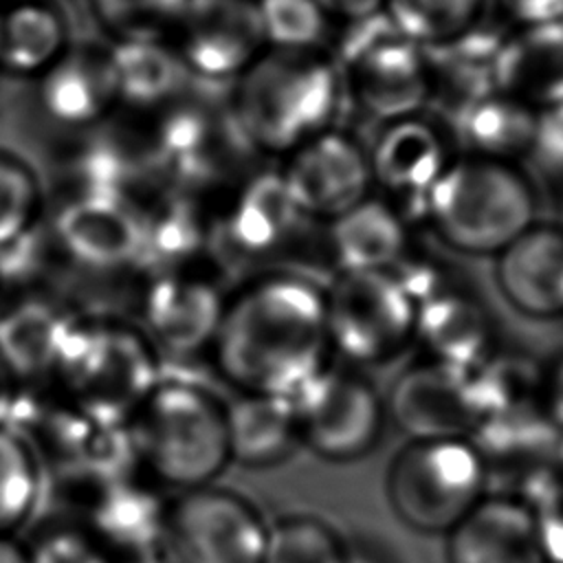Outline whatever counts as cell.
<instances>
[{"label":"cell","instance_id":"cell-1","mask_svg":"<svg viewBox=\"0 0 563 563\" xmlns=\"http://www.w3.org/2000/svg\"><path fill=\"white\" fill-rule=\"evenodd\" d=\"M323 288L290 271L229 288L209 363L233 394L292 398L328 363Z\"/></svg>","mask_w":563,"mask_h":563},{"label":"cell","instance_id":"cell-2","mask_svg":"<svg viewBox=\"0 0 563 563\" xmlns=\"http://www.w3.org/2000/svg\"><path fill=\"white\" fill-rule=\"evenodd\" d=\"M134 471L174 493L216 484L231 464L227 398L183 376H161L123 427Z\"/></svg>","mask_w":563,"mask_h":563},{"label":"cell","instance_id":"cell-3","mask_svg":"<svg viewBox=\"0 0 563 563\" xmlns=\"http://www.w3.org/2000/svg\"><path fill=\"white\" fill-rule=\"evenodd\" d=\"M537 189L506 161L453 158L427 196L424 220L451 251L499 255L537 222Z\"/></svg>","mask_w":563,"mask_h":563},{"label":"cell","instance_id":"cell-4","mask_svg":"<svg viewBox=\"0 0 563 563\" xmlns=\"http://www.w3.org/2000/svg\"><path fill=\"white\" fill-rule=\"evenodd\" d=\"M161 380V356L134 321L79 317L48 389L106 427H125Z\"/></svg>","mask_w":563,"mask_h":563},{"label":"cell","instance_id":"cell-5","mask_svg":"<svg viewBox=\"0 0 563 563\" xmlns=\"http://www.w3.org/2000/svg\"><path fill=\"white\" fill-rule=\"evenodd\" d=\"M341 95L334 62L310 51H282L249 70L240 88V125L262 147H299L328 132Z\"/></svg>","mask_w":563,"mask_h":563},{"label":"cell","instance_id":"cell-6","mask_svg":"<svg viewBox=\"0 0 563 563\" xmlns=\"http://www.w3.org/2000/svg\"><path fill=\"white\" fill-rule=\"evenodd\" d=\"M486 490L488 471L468 438L409 440L385 473L394 515L422 534H446Z\"/></svg>","mask_w":563,"mask_h":563},{"label":"cell","instance_id":"cell-7","mask_svg":"<svg viewBox=\"0 0 563 563\" xmlns=\"http://www.w3.org/2000/svg\"><path fill=\"white\" fill-rule=\"evenodd\" d=\"M336 68L343 90L380 125L420 114L429 106L427 53L402 35L383 9L350 20Z\"/></svg>","mask_w":563,"mask_h":563},{"label":"cell","instance_id":"cell-8","mask_svg":"<svg viewBox=\"0 0 563 563\" xmlns=\"http://www.w3.org/2000/svg\"><path fill=\"white\" fill-rule=\"evenodd\" d=\"M330 354L350 367L396 358L411 341L416 301L391 271H339L323 288Z\"/></svg>","mask_w":563,"mask_h":563},{"label":"cell","instance_id":"cell-9","mask_svg":"<svg viewBox=\"0 0 563 563\" xmlns=\"http://www.w3.org/2000/svg\"><path fill=\"white\" fill-rule=\"evenodd\" d=\"M268 523L255 501L229 486L174 493L158 556L165 563H262Z\"/></svg>","mask_w":563,"mask_h":563},{"label":"cell","instance_id":"cell-10","mask_svg":"<svg viewBox=\"0 0 563 563\" xmlns=\"http://www.w3.org/2000/svg\"><path fill=\"white\" fill-rule=\"evenodd\" d=\"M292 405L301 446L332 464L367 455L385 429V400L345 363L330 361L292 396Z\"/></svg>","mask_w":563,"mask_h":563},{"label":"cell","instance_id":"cell-11","mask_svg":"<svg viewBox=\"0 0 563 563\" xmlns=\"http://www.w3.org/2000/svg\"><path fill=\"white\" fill-rule=\"evenodd\" d=\"M227 292L216 279L189 268L150 275L141 292L139 328L158 356H209Z\"/></svg>","mask_w":563,"mask_h":563},{"label":"cell","instance_id":"cell-12","mask_svg":"<svg viewBox=\"0 0 563 563\" xmlns=\"http://www.w3.org/2000/svg\"><path fill=\"white\" fill-rule=\"evenodd\" d=\"M387 411L409 440L468 438L486 418L471 367L422 358L391 387Z\"/></svg>","mask_w":563,"mask_h":563},{"label":"cell","instance_id":"cell-13","mask_svg":"<svg viewBox=\"0 0 563 563\" xmlns=\"http://www.w3.org/2000/svg\"><path fill=\"white\" fill-rule=\"evenodd\" d=\"M367 156L372 183L407 222L411 216L424 218L427 196L453 161L444 130L418 114L380 125Z\"/></svg>","mask_w":563,"mask_h":563},{"label":"cell","instance_id":"cell-14","mask_svg":"<svg viewBox=\"0 0 563 563\" xmlns=\"http://www.w3.org/2000/svg\"><path fill=\"white\" fill-rule=\"evenodd\" d=\"M79 521L114 563L158 554L169 495L136 471L112 475L88 488Z\"/></svg>","mask_w":563,"mask_h":563},{"label":"cell","instance_id":"cell-15","mask_svg":"<svg viewBox=\"0 0 563 563\" xmlns=\"http://www.w3.org/2000/svg\"><path fill=\"white\" fill-rule=\"evenodd\" d=\"M282 176L299 211L328 222L365 200L372 185L367 150L330 130L299 145Z\"/></svg>","mask_w":563,"mask_h":563},{"label":"cell","instance_id":"cell-16","mask_svg":"<svg viewBox=\"0 0 563 563\" xmlns=\"http://www.w3.org/2000/svg\"><path fill=\"white\" fill-rule=\"evenodd\" d=\"M79 317L73 303L33 290L13 301L0 297V352L24 391L53 385Z\"/></svg>","mask_w":563,"mask_h":563},{"label":"cell","instance_id":"cell-17","mask_svg":"<svg viewBox=\"0 0 563 563\" xmlns=\"http://www.w3.org/2000/svg\"><path fill=\"white\" fill-rule=\"evenodd\" d=\"M501 297L519 314L550 321L563 317V227L534 222L517 235L495 264Z\"/></svg>","mask_w":563,"mask_h":563},{"label":"cell","instance_id":"cell-18","mask_svg":"<svg viewBox=\"0 0 563 563\" xmlns=\"http://www.w3.org/2000/svg\"><path fill=\"white\" fill-rule=\"evenodd\" d=\"M180 20L183 57L209 77L246 68L266 42L257 2L251 0H189Z\"/></svg>","mask_w":563,"mask_h":563},{"label":"cell","instance_id":"cell-19","mask_svg":"<svg viewBox=\"0 0 563 563\" xmlns=\"http://www.w3.org/2000/svg\"><path fill=\"white\" fill-rule=\"evenodd\" d=\"M446 563H545L528 504L508 493H486L446 532Z\"/></svg>","mask_w":563,"mask_h":563},{"label":"cell","instance_id":"cell-20","mask_svg":"<svg viewBox=\"0 0 563 563\" xmlns=\"http://www.w3.org/2000/svg\"><path fill=\"white\" fill-rule=\"evenodd\" d=\"M506 35L508 29L484 15L462 35L424 48L431 84L429 106L446 128L471 103L497 90L495 59Z\"/></svg>","mask_w":563,"mask_h":563},{"label":"cell","instance_id":"cell-21","mask_svg":"<svg viewBox=\"0 0 563 563\" xmlns=\"http://www.w3.org/2000/svg\"><path fill=\"white\" fill-rule=\"evenodd\" d=\"M62 249L84 268L114 271L136 266L141 216L121 196L84 194L57 218Z\"/></svg>","mask_w":563,"mask_h":563},{"label":"cell","instance_id":"cell-22","mask_svg":"<svg viewBox=\"0 0 563 563\" xmlns=\"http://www.w3.org/2000/svg\"><path fill=\"white\" fill-rule=\"evenodd\" d=\"M413 341L422 358L468 369L493 350V321L484 303L455 284L416 303Z\"/></svg>","mask_w":563,"mask_h":563},{"label":"cell","instance_id":"cell-23","mask_svg":"<svg viewBox=\"0 0 563 563\" xmlns=\"http://www.w3.org/2000/svg\"><path fill=\"white\" fill-rule=\"evenodd\" d=\"M495 86L539 114L563 103V22L508 31L495 59Z\"/></svg>","mask_w":563,"mask_h":563},{"label":"cell","instance_id":"cell-24","mask_svg":"<svg viewBox=\"0 0 563 563\" xmlns=\"http://www.w3.org/2000/svg\"><path fill=\"white\" fill-rule=\"evenodd\" d=\"M231 464L262 471L284 464L301 446L292 398L233 394L227 398Z\"/></svg>","mask_w":563,"mask_h":563},{"label":"cell","instance_id":"cell-25","mask_svg":"<svg viewBox=\"0 0 563 563\" xmlns=\"http://www.w3.org/2000/svg\"><path fill=\"white\" fill-rule=\"evenodd\" d=\"M411 235L402 213L385 198L367 196L330 220L328 253L339 271H389Z\"/></svg>","mask_w":563,"mask_h":563},{"label":"cell","instance_id":"cell-26","mask_svg":"<svg viewBox=\"0 0 563 563\" xmlns=\"http://www.w3.org/2000/svg\"><path fill=\"white\" fill-rule=\"evenodd\" d=\"M539 112L521 101L493 90L462 110L449 130L466 147V154L515 163L530 158L537 141Z\"/></svg>","mask_w":563,"mask_h":563},{"label":"cell","instance_id":"cell-27","mask_svg":"<svg viewBox=\"0 0 563 563\" xmlns=\"http://www.w3.org/2000/svg\"><path fill=\"white\" fill-rule=\"evenodd\" d=\"M303 218L284 176H260L242 191L231 211L227 238L240 255H268L292 240Z\"/></svg>","mask_w":563,"mask_h":563},{"label":"cell","instance_id":"cell-28","mask_svg":"<svg viewBox=\"0 0 563 563\" xmlns=\"http://www.w3.org/2000/svg\"><path fill=\"white\" fill-rule=\"evenodd\" d=\"M114 95L110 57L70 55L48 73L44 84L48 110L68 123L95 119Z\"/></svg>","mask_w":563,"mask_h":563},{"label":"cell","instance_id":"cell-29","mask_svg":"<svg viewBox=\"0 0 563 563\" xmlns=\"http://www.w3.org/2000/svg\"><path fill=\"white\" fill-rule=\"evenodd\" d=\"M108 57L114 92L130 103L150 106L180 88V59L145 37L123 42Z\"/></svg>","mask_w":563,"mask_h":563},{"label":"cell","instance_id":"cell-30","mask_svg":"<svg viewBox=\"0 0 563 563\" xmlns=\"http://www.w3.org/2000/svg\"><path fill=\"white\" fill-rule=\"evenodd\" d=\"M44 493V471L13 424H0V537L22 530Z\"/></svg>","mask_w":563,"mask_h":563},{"label":"cell","instance_id":"cell-31","mask_svg":"<svg viewBox=\"0 0 563 563\" xmlns=\"http://www.w3.org/2000/svg\"><path fill=\"white\" fill-rule=\"evenodd\" d=\"M62 44V20L42 4H18L0 15V62L15 73L48 66Z\"/></svg>","mask_w":563,"mask_h":563},{"label":"cell","instance_id":"cell-32","mask_svg":"<svg viewBox=\"0 0 563 563\" xmlns=\"http://www.w3.org/2000/svg\"><path fill=\"white\" fill-rule=\"evenodd\" d=\"M383 11L422 48L444 44L486 15V0H385Z\"/></svg>","mask_w":563,"mask_h":563},{"label":"cell","instance_id":"cell-33","mask_svg":"<svg viewBox=\"0 0 563 563\" xmlns=\"http://www.w3.org/2000/svg\"><path fill=\"white\" fill-rule=\"evenodd\" d=\"M262 563H347V539L317 515L290 512L268 523Z\"/></svg>","mask_w":563,"mask_h":563},{"label":"cell","instance_id":"cell-34","mask_svg":"<svg viewBox=\"0 0 563 563\" xmlns=\"http://www.w3.org/2000/svg\"><path fill=\"white\" fill-rule=\"evenodd\" d=\"M266 42L282 51H310L325 33V9L317 0H260Z\"/></svg>","mask_w":563,"mask_h":563},{"label":"cell","instance_id":"cell-35","mask_svg":"<svg viewBox=\"0 0 563 563\" xmlns=\"http://www.w3.org/2000/svg\"><path fill=\"white\" fill-rule=\"evenodd\" d=\"M37 207V189L29 172L0 156V251L31 233Z\"/></svg>","mask_w":563,"mask_h":563},{"label":"cell","instance_id":"cell-36","mask_svg":"<svg viewBox=\"0 0 563 563\" xmlns=\"http://www.w3.org/2000/svg\"><path fill=\"white\" fill-rule=\"evenodd\" d=\"M31 563H114L81 523H55L29 543Z\"/></svg>","mask_w":563,"mask_h":563},{"label":"cell","instance_id":"cell-37","mask_svg":"<svg viewBox=\"0 0 563 563\" xmlns=\"http://www.w3.org/2000/svg\"><path fill=\"white\" fill-rule=\"evenodd\" d=\"M99 15L117 29L147 33L165 22L180 20L189 0H95Z\"/></svg>","mask_w":563,"mask_h":563},{"label":"cell","instance_id":"cell-38","mask_svg":"<svg viewBox=\"0 0 563 563\" xmlns=\"http://www.w3.org/2000/svg\"><path fill=\"white\" fill-rule=\"evenodd\" d=\"M530 161L539 174L563 172V103L539 114L537 141Z\"/></svg>","mask_w":563,"mask_h":563},{"label":"cell","instance_id":"cell-39","mask_svg":"<svg viewBox=\"0 0 563 563\" xmlns=\"http://www.w3.org/2000/svg\"><path fill=\"white\" fill-rule=\"evenodd\" d=\"M501 18L515 26L563 22V0H493Z\"/></svg>","mask_w":563,"mask_h":563},{"label":"cell","instance_id":"cell-40","mask_svg":"<svg viewBox=\"0 0 563 563\" xmlns=\"http://www.w3.org/2000/svg\"><path fill=\"white\" fill-rule=\"evenodd\" d=\"M539 400L552 424L563 431V356L541 374Z\"/></svg>","mask_w":563,"mask_h":563},{"label":"cell","instance_id":"cell-41","mask_svg":"<svg viewBox=\"0 0 563 563\" xmlns=\"http://www.w3.org/2000/svg\"><path fill=\"white\" fill-rule=\"evenodd\" d=\"M22 385L0 352V424H11L22 400Z\"/></svg>","mask_w":563,"mask_h":563},{"label":"cell","instance_id":"cell-42","mask_svg":"<svg viewBox=\"0 0 563 563\" xmlns=\"http://www.w3.org/2000/svg\"><path fill=\"white\" fill-rule=\"evenodd\" d=\"M325 11H334L345 20H358L383 9L385 0H317Z\"/></svg>","mask_w":563,"mask_h":563},{"label":"cell","instance_id":"cell-43","mask_svg":"<svg viewBox=\"0 0 563 563\" xmlns=\"http://www.w3.org/2000/svg\"><path fill=\"white\" fill-rule=\"evenodd\" d=\"M347 563H396L389 552L367 541H347Z\"/></svg>","mask_w":563,"mask_h":563},{"label":"cell","instance_id":"cell-44","mask_svg":"<svg viewBox=\"0 0 563 563\" xmlns=\"http://www.w3.org/2000/svg\"><path fill=\"white\" fill-rule=\"evenodd\" d=\"M545 187V200L550 209L554 211V222L563 227V172H552V174H539Z\"/></svg>","mask_w":563,"mask_h":563},{"label":"cell","instance_id":"cell-45","mask_svg":"<svg viewBox=\"0 0 563 563\" xmlns=\"http://www.w3.org/2000/svg\"><path fill=\"white\" fill-rule=\"evenodd\" d=\"M0 563H31L26 543L15 537H0Z\"/></svg>","mask_w":563,"mask_h":563},{"label":"cell","instance_id":"cell-46","mask_svg":"<svg viewBox=\"0 0 563 563\" xmlns=\"http://www.w3.org/2000/svg\"><path fill=\"white\" fill-rule=\"evenodd\" d=\"M123 563H165L158 554L154 556H143V559H132V561H123Z\"/></svg>","mask_w":563,"mask_h":563}]
</instances>
